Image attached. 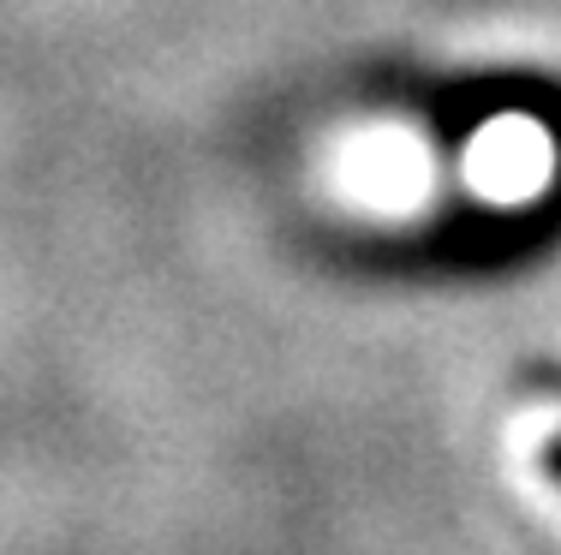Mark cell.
I'll list each match as a JSON object with an SVG mask.
<instances>
[{
    "instance_id": "obj_1",
    "label": "cell",
    "mask_w": 561,
    "mask_h": 555,
    "mask_svg": "<svg viewBox=\"0 0 561 555\" xmlns=\"http://www.w3.org/2000/svg\"><path fill=\"white\" fill-rule=\"evenodd\" d=\"M543 472H550V478L561 484V436H556V442H550V448H543Z\"/></svg>"
}]
</instances>
